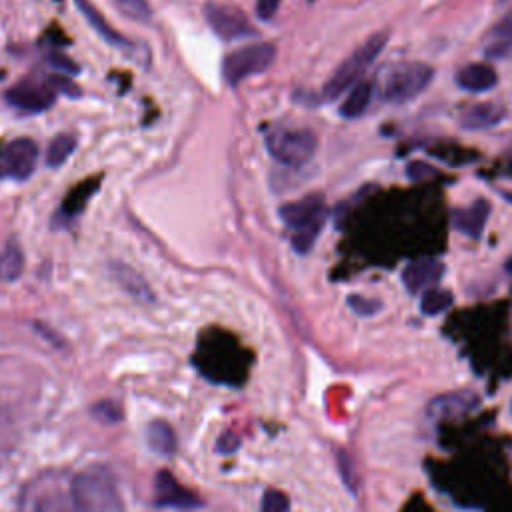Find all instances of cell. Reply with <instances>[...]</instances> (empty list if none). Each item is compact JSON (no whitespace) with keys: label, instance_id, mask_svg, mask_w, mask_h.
<instances>
[{"label":"cell","instance_id":"16","mask_svg":"<svg viewBox=\"0 0 512 512\" xmlns=\"http://www.w3.org/2000/svg\"><path fill=\"white\" fill-rule=\"evenodd\" d=\"M506 116V108L496 102H478L468 106L460 114V128L464 130H486L500 124Z\"/></svg>","mask_w":512,"mask_h":512},{"label":"cell","instance_id":"24","mask_svg":"<svg viewBox=\"0 0 512 512\" xmlns=\"http://www.w3.org/2000/svg\"><path fill=\"white\" fill-rule=\"evenodd\" d=\"M76 148V138L72 134H60L56 136L50 144H48V150H46V164L50 168H58L62 166L74 152Z\"/></svg>","mask_w":512,"mask_h":512},{"label":"cell","instance_id":"20","mask_svg":"<svg viewBox=\"0 0 512 512\" xmlns=\"http://www.w3.org/2000/svg\"><path fill=\"white\" fill-rule=\"evenodd\" d=\"M146 442L150 446V450H154L156 454L168 458L176 452V434L172 430V426L164 420H152L146 426Z\"/></svg>","mask_w":512,"mask_h":512},{"label":"cell","instance_id":"23","mask_svg":"<svg viewBox=\"0 0 512 512\" xmlns=\"http://www.w3.org/2000/svg\"><path fill=\"white\" fill-rule=\"evenodd\" d=\"M24 270V254L16 240L6 242V246L0 252V280L2 282H14L20 278Z\"/></svg>","mask_w":512,"mask_h":512},{"label":"cell","instance_id":"25","mask_svg":"<svg viewBox=\"0 0 512 512\" xmlns=\"http://www.w3.org/2000/svg\"><path fill=\"white\" fill-rule=\"evenodd\" d=\"M452 292H448V290H442V288H430V290H426L424 294H422V298H420V310H422V314H426V316H436V314H440V312H444L450 304H452Z\"/></svg>","mask_w":512,"mask_h":512},{"label":"cell","instance_id":"32","mask_svg":"<svg viewBox=\"0 0 512 512\" xmlns=\"http://www.w3.org/2000/svg\"><path fill=\"white\" fill-rule=\"evenodd\" d=\"M280 6V0H256V12L262 20H270Z\"/></svg>","mask_w":512,"mask_h":512},{"label":"cell","instance_id":"14","mask_svg":"<svg viewBox=\"0 0 512 512\" xmlns=\"http://www.w3.org/2000/svg\"><path fill=\"white\" fill-rule=\"evenodd\" d=\"M490 216V202L486 198H476L470 206L452 210V224L464 236L478 240Z\"/></svg>","mask_w":512,"mask_h":512},{"label":"cell","instance_id":"34","mask_svg":"<svg viewBox=\"0 0 512 512\" xmlns=\"http://www.w3.org/2000/svg\"><path fill=\"white\" fill-rule=\"evenodd\" d=\"M504 268H506V272L508 274H512V256L506 260V264H504Z\"/></svg>","mask_w":512,"mask_h":512},{"label":"cell","instance_id":"13","mask_svg":"<svg viewBox=\"0 0 512 512\" xmlns=\"http://www.w3.org/2000/svg\"><path fill=\"white\" fill-rule=\"evenodd\" d=\"M444 274V264L436 258H418L404 266L402 282L410 294L426 292L438 284Z\"/></svg>","mask_w":512,"mask_h":512},{"label":"cell","instance_id":"26","mask_svg":"<svg viewBox=\"0 0 512 512\" xmlns=\"http://www.w3.org/2000/svg\"><path fill=\"white\" fill-rule=\"evenodd\" d=\"M260 512H290V498L278 488H268L262 494Z\"/></svg>","mask_w":512,"mask_h":512},{"label":"cell","instance_id":"7","mask_svg":"<svg viewBox=\"0 0 512 512\" xmlns=\"http://www.w3.org/2000/svg\"><path fill=\"white\" fill-rule=\"evenodd\" d=\"M318 138L308 128H276L266 134V150L284 166H304L316 152Z\"/></svg>","mask_w":512,"mask_h":512},{"label":"cell","instance_id":"10","mask_svg":"<svg viewBox=\"0 0 512 512\" xmlns=\"http://www.w3.org/2000/svg\"><path fill=\"white\" fill-rule=\"evenodd\" d=\"M56 92L58 90L54 88V84L50 80H46V82L26 80V82L12 86L6 92V100L12 108H16L20 112L38 114V112L48 110L54 104Z\"/></svg>","mask_w":512,"mask_h":512},{"label":"cell","instance_id":"22","mask_svg":"<svg viewBox=\"0 0 512 512\" xmlns=\"http://www.w3.org/2000/svg\"><path fill=\"white\" fill-rule=\"evenodd\" d=\"M112 274H114V278L118 280V284L126 290V292H130L134 298H138V300H152V290L148 288V284L144 282V278L136 272V270H132L130 266H126V264H122V262H114L112 264Z\"/></svg>","mask_w":512,"mask_h":512},{"label":"cell","instance_id":"29","mask_svg":"<svg viewBox=\"0 0 512 512\" xmlns=\"http://www.w3.org/2000/svg\"><path fill=\"white\" fill-rule=\"evenodd\" d=\"M348 306L358 316H374L382 308V302L374 300V298H364L360 294H352V296H348Z\"/></svg>","mask_w":512,"mask_h":512},{"label":"cell","instance_id":"6","mask_svg":"<svg viewBox=\"0 0 512 512\" xmlns=\"http://www.w3.org/2000/svg\"><path fill=\"white\" fill-rule=\"evenodd\" d=\"M432 78V66L424 62H400L384 70L378 80V94L390 104H404L422 94Z\"/></svg>","mask_w":512,"mask_h":512},{"label":"cell","instance_id":"5","mask_svg":"<svg viewBox=\"0 0 512 512\" xmlns=\"http://www.w3.org/2000/svg\"><path fill=\"white\" fill-rule=\"evenodd\" d=\"M20 512H78L70 482L58 472H42L28 480L20 496Z\"/></svg>","mask_w":512,"mask_h":512},{"label":"cell","instance_id":"18","mask_svg":"<svg viewBox=\"0 0 512 512\" xmlns=\"http://www.w3.org/2000/svg\"><path fill=\"white\" fill-rule=\"evenodd\" d=\"M456 84L458 88L466 90V92H486L490 88L496 86L498 82V74L494 72L492 66L488 64H466L456 72Z\"/></svg>","mask_w":512,"mask_h":512},{"label":"cell","instance_id":"28","mask_svg":"<svg viewBox=\"0 0 512 512\" xmlns=\"http://www.w3.org/2000/svg\"><path fill=\"white\" fill-rule=\"evenodd\" d=\"M336 460H338V470H340L342 482H344V484H346V488L354 494V492H356V488H358V476H356V470H354V462H352V458H350L344 450H338Z\"/></svg>","mask_w":512,"mask_h":512},{"label":"cell","instance_id":"31","mask_svg":"<svg viewBox=\"0 0 512 512\" xmlns=\"http://www.w3.org/2000/svg\"><path fill=\"white\" fill-rule=\"evenodd\" d=\"M240 446V438L234 432H224L218 442H216V450L222 454H230Z\"/></svg>","mask_w":512,"mask_h":512},{"label":"cell","instance_id":"17","mask_svg":"<svg viewBox=\"0 0 512 512\" xmlns=\"http://www.w3.org/2000/svg\"><path fill=\"white\" fill-rule=\"evenodd\" d=\"M484 56L490 60L512 58V10L506 12L488 32Z\"/></svg>","mask_w":512,"mask_h":512},{"label":"cell","instance_id":"36","mask_svg":"<svg viewBox=\"0 0 512 512\" xmlns=\"http://www.w3.org/2000/svg\"><path fill=\"white\" fill-rule=\"evenodd\" d=\"M510 410H512V404H510Z\"/></svg>","mask_w":512,"mask_h":512},{"label":"cell","instance_id":"30","mask_svg":"<svg viewBox=\"0 0 512 512\" xmlns=\"http://www.w3.org/2000/svg\"><path fill=\"white\" fill-rule=\"evenodd\" d=\"M46 60H48V64H50L56 72H62V74H68V76L78 74V70H80L78 64H76L72 58L64 56V54H48Z\"/></svg>","mask_w":512,"mask_h":512},{"label":"cell","instance_id":"33","mask_svg":"<svg viewBox=\"0 0 512 512\" xmlns=\"http://www.w3.org/2000/svg\"><path fill=\"white\" fill-rule=\"evenodd\" d=\"M50 82L54 84V88H56V90H62V92H66L68 96H78V94H80V92L76 90V86H74L70 80L62 78V76H52V78H50Z\"/></svg>","mask_w":512,"mask_h":512},{"label":"cell","instance_id":"19","mask_svg":"<svg viewBox=\"0 0 512 512\" xmlns=\"http://www.w3.org/2000/svg\"><path fill=\"white\" fill-rule=\"evenodd\" d=\"M74 2H76L78 10L82 12V16L88 20V24H90L108 44H112V46H116V48H132V44H130L120 32H116V30L108 24V20H106L88 0H74Z\"/></svg>","mask_w":512,"mask_h":512},{"label":"cell","instance_id":"9","mask_svg":"<svg viewBox=\"0 0 512 512\" xmlns=\"http://www.w3.org/2000/svg\"><path fill=\"white\" fill-rule=\"evenodd\" d=\"M38 144L30 138L10 140L0 152V178L26 180L36 170Z\"/></svg>","mask_w":512,"mask_h":512},{"label":"cell","instance_id":"21","mask_svg":"<svg viewBox=\"0 0 512 512\" xmlns=\"http://www.w3.org/2000/svg\"><path fill=\"white\" fill-rule=\"evenodd\" d=\"M372 88L374 86L368 80H360L358 84H354L352 90L348 92V96L344 98V102L340 104V116H344L348 120L362 116L370 104Z\"/></svg>","mask_w":512,"mask_h":512},{"label":"cell","instance_id":"8","mask_svg":"<svg viewBox=\"0 0 512 512\" xmlns=\"http://www.w3.org/2000/svg\"><path fill=\"white\" fill-rule=\"evenodd\" d=\"M276 58V46L270 42H256L230 52L224 58L222 74L230 86H238L242 80L262 74Z\"/></svg>","mask_w":512,"mask_h":512},{"label":"cell","instance_id":"27","mask_svg":"<svg viewBox=\"0 0 512 512\" xmlns=\"http://www.w3.org/2000/svg\"><path fill=\"white\" fill-rule=\"evenodd\" d=\"M120 12L136 22H148L152 18V8L146 0H116Z\"/></svg>","mask_w":512,"mask_h":512},{"label":"cell","instance_id":"3","mask_svg":"<svg viewBox=\"0 0 512 512\" xmlns=\"http://www.w3.org/2000/svg\"><path fill=\"white\" fill-rule=\"evenodd\" d=\"M280 218L290 228V242L298 254L312 250L316 238L320 236L326 222V204L324 196L314 192L306 194L300 200L280 206Z\"/></svg>","mask_w":512,"mask_h":512},{"label":"cell","instance_id":"15","mask_svg":"<svg viewBox=\"0 0 512 512\" xmlns=\"http://www.w3.org/2000/svg\"><path fill=\"white\" fill-rule=\"evenodd\" d=\"M478 406V396L472 390H456L436 396L428 404V414L434 418L464 416Z\"/></svg>","mask_w":512,"mask_h":512},{"label":"cell","instance_id":"1","mask_svg":"<svg viewBox=\"0 0 512 512\" xmlns=\"http://www.w3.org/2000/svg\"><path fill=\"white\" fill-rule=\"evenodd\" d=\"M198 374L218 386L242 388L250 378L252 356L238 342L224 334H206L192 354Z\"/></svg>","mask_w":512,"mask_h":512},{"label":"cell","instance_id":"11","mask_svg":"<svg viewBox=\"0 0 512 512\" xmlns=\"http://www.w3.org/2000/svg\"><path fill=\"white\" fill-rule=\"evenodd\" d=\"M206 20L210 28L222 38V40H238L256 36V28L250 24V20L234 6L224 4H208L206 6Z\"/></svg>","mask_w":512,"mask_h":512},{"label":"cell","instance_id":"4","mask_svg":"<svg viewBox=\"0 0 512 512\" xmlns=\"http://www.w3.org/2000/svg\"><path fill=\"white\" fill-rule=\"evenodd\" d=\"M388 44V32H376L368 36L352 54H348L332 72V76L326 80L322 88L324 100H336L342 96L348 88L358 84L360 76L372 66V62L378 58V54Z\"/></svg>","mask_w":512,"mask_h":512},{"label":"cell","instance_id":"2","mask_svg":"<svg viewBox=\"0 0 512 512\" xmlns=\"http://www.w3.org/2000/svg\"><path fill=\"white\" fill-rule=\"evenodd\" d=\"M70 488L78 512H124L116 480L102 466L80 470L70 480Z\"/></svg>","mask_w":512,"mask_h":512},{"label":"cell","instance_id":"35","mask_svg":"<svg viewBox=\"0 0 512 512\" xmlns=\"http://www.w3.org/2000/svg\"><path fill=\"white\" fill-rule=\"evenodd\" d=\"M502 196H504V200H506V202H510V204H512V192H502Z\"/></svg>","mask_w":512,"mask_h":512},{"label":"cell","instance_id":"12","mask_svg":"<svg viewBox=\"0 0 512 512\" xmlns=\"http://www.w3.org/2000/svg\"><path fill=\"white\" fill-rule=\"evenodd\" d=\"M154 504L158 508H176V510H192L202 502L200 498L188 490L170 470H160L154 480Z\"/></svg>","mask_w":512,"mask_h":512}]
</instances>
